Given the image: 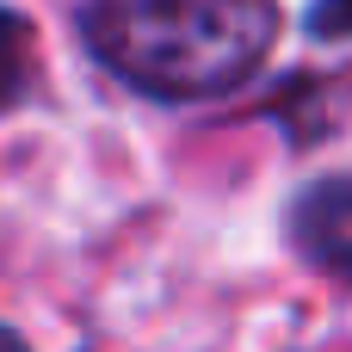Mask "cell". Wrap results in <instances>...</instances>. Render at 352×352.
I'll use <instances>...</instances> for the list:
<instances>
[{"instance_id": "6da1fadb", "label": "cell", "mask_w": 352, "mask_h": 352, "mask_svg": "<svg viewBox=\"0 0 352 352\" xmlns=\"http://www.w3.org/2000/svg\"><path fill=\"white\" fill-rule=\"evenodd\" d=\"M87 56L155 105H210L260 80L285 31L278 0H80Z\"/></svg>"}, {"instance_id": "7a4b0ae2", "label": "cell", "mask_w": 352, "mask_h": 352, "mask_svg": "<svg viewBox=\"0 0 352 352\" xmlns=\"http://www.w3.org/2000/svg\"><path fill=\"white\" fill-rule=\"evenodd\" d=\"M285 241L303 266L340 278L352 291V173H322L291 192L285 204Z\"/></svg>"}, {"instance_id": "3957f363", "label": "cell", "mask_w": 352, "mask_h": 352, "mask_svg": "<svg viewBox=\"0 0 352 352\" xmlns=\"http://www.w3.org/2000/svg\"><path fill=\"white\" fill-rule=\"evenodd\" d=\"M37 93V31L25 12L0 6V118Z\"/></svg>"}, {"instance_id": "277c9868", "label": "cell", "mask_w": 352, "mask_h": 352, "mask_svg": "<svg viewBox=\"0 0 352 352\" xmlns=\"http://www.w3.org/2000/svg\"><path fill=\"white\" fill-rule=\"evenodd\" d=\"M303 37H316V43H346L352 37V0H309V6H303Z\"/></svg>"}, {"instance_id": "5b68a950", "label": "cell", "mask_w": 352, "mask_h": 352, "mask_svg": "<svg viewBox=\"0 0 352 352\" xmlns=\"http://www.w3.org/2000/svg\"><path fill=\"white\" fill-rule=\"evenodd\" d=\"M0 352H31V346H25V340H19V334H12V328L0 322Z\"/></svg>"}]
</instances>
